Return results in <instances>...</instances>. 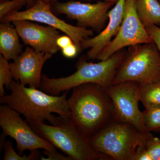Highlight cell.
<instances>
[{"label":"cell","instance_id":"cell-21","mask_svg":"<svg viewBox=\"0 0 160 160\" xmlns=\"http://www.w3.org/2000/svg\"><path fill=\"white\" fill-rule=\"evenodd\" d=\"M26 5V0H8L0 2V20L11 12L18 11Z\"/></svg>","mask_w":160,"mask_h":160},{"label":"cell","instance_id":"cell-28","mask_svg":"<svg viewBox=\"0 0 160 160\" xmlns=\"http://www.w3.org/2000/svg\"><path fill=\"white\" fill-rule=\"evenodd\" d=\"M27 5H26V8L27 9L31 8L32 6H34L37 2L38 0H26Z\"/></svg>","mask_w":160,"mask_h":160},{"label":"cell","instance_id":"cell-17","mask_svg":"<svg viewBox=\"0 0 160 160\" xmlns=\"http://www.w3.org/2000/svg\"><path fill=\"white\" fill-rule=\"evenodd\" d=\"M141 102L145 108L160 106V79L146 85H139Z\"/></svg>","mask_w":160,"mask_h":160},{"label":"cell","instance_id":"cell-27","mask_svg":"<svg viewBox=\"0 0 160 160\" xmlns=\"http://www.w3.org/2000/svg\"><path fill=\"white\" fill-rule=\"evenodd\" d=\"M56 42L58 46L59 47L61 50L72 44V43H74L71 38L66 34V35L60 36L57 40Z\"/></svg>","mask_w":160,"mask_h":160},{"label":"cell","instance_id":"cell-30","mask_svg":"<svg viewBox=\"0 0 160 160\" xmlns=\"http://www.w3.org/2000/svg\"><path fill=\"white\" fill-rule=\"evenodd\" d=\"M42 1L46 3H51L52 2L58 1V0H42Z\"/></svg>","mask_w":160,"mask_h":160},{"label":"cell","instance_id":"cell-13","mask_svg":"<svg viewBox=\"0 0 160 160\" xmlns=\"http://www.w3.org/2000/svg\"><path fill=\"white\" fill-rule=\"evenodd\" d=\"M24 45L38 52L53 54L61 50L57 40L61 35L60 30L51 26H43L29 20L12 22Z\"/></svg>","mask_w":160,"mask_h":160},{"label":"cell","instance_id":"cell-4","mask_svg":"<svg viewBox=\"0 0 160 160\" xmlns=\"http://www.w3.org/2000/svg\"><path fill=\"white\" fill-rule=\"evenodd\" d=\"M150 132H141L128 123L113 120L89 139L95 151L115 160H132Z\"/></svg>","mask_w":160,"mask_h":160},{"label":"cell","instance_id":"cell-22","mask_svg":"<svg viewBox=\"0 0 160 160\" xmlns=\"http://www.w3.org/2000/svg\"><path fill=\"white\" fill-rule=\"evenodd\" d=\"M146 147L152 160H160V139L149 133L146 142Z\"/></svg>","mask_w":160,"mask_h":160},{"label":"cell","instance_id":"cell-3","mask_svg":"<svg viewBox=\"0 0 160 160\" xmlns=\"http://www.w3.org/2000/svg\"><path fill=\"white\" fill-rule=\"evenodd\" d=\"M126 52V49H121L109 58L95 63L89 62L87 56H83L76 64V71L69 76L55 78L42 75L40 89L48 94L59 96L62 92L68 91L85 83H96L107 88L112 84Z\"/></svg>","mask_w":160,"mask_h":160},{"label":"cell","instance_id":"cell-14","mask_svg":"<svg viewBox=\"0 0 160 160\" xmlns=\"http://www.w3.org/2000/svg\"><path fill=\"white\" fill-rule=\"evenodd\" d=\"M126 1L118 0L114 7L109 10V22L104 30L95 37L85 39L81 42L80 46L82 50L89 49L86 56L88 59H97L100 52L118 34L125 14Z\"/></svg>","mask_w":160,"mask_h":160},{"label":"cell","instance_id":"cell-1","mask_svg":"<svg viewBox=\"0 0 160 160\" xmlns=\"http://www.w3.org/2000/svg\"><path fill=\"white\" fill-rule=\"evenodd\" d=\"M9 94L0 98L1 104L7 105L20 114L32 128L47 120L52 126H59L64 120L70 121V111L66 99L68 91L53 96L37 88H27L12 80Z\"/></svg>","mask_w":160,"mask_h":160},{"label":"cell","instance_id":"cell-29","mask_svg":"<svg viewBox=\"0 0 160 160\" xmlns=\"http://www.w3.org/2000/svg\"><path fill=\"white\" fill-rule=\"evenodd\" d=\"M85 1H92V0H85ZM104 1L108 2H113L116 4L118 0H104Z\"/></svg>","mask_w":160,"mask_h":160},{"label":"cell","instance_id":"cell-2","mask_svg":"<svg viewBox=\"0 0 160 160\" xmlns=\"http://www.w3.org/2000/svg\"><path fill=\"white\" fill-rule=\"evenodd\" d=\"M67 102L70 121L88 139L114 120L113 105L106 88L96 83L73 88Z\"/></svg>","mask_w":160,"mask_h":160},{"label":"cell","instance_id":"cell-18","mask_svg":"<svg viewBox=\"0 0 160 160\" xmlns=\"http://www.w3.org/2000/svg\"><path fill=\"white\" fill-rule=\"evenodd\" d=\"M145 108L142 118L146 132H160V106Z\"/></svg>","mask_w":160,"mask_h":160},{"label":"cell","instance_id":"cell-5","mask_svg":"<svg viewBox=\"0 0 160 160\" xmlns=\"http://www.w3.org/2000/svg\"><path fill=\"white\" fill-rule=\"evenodd\" d=\"M160 79V53L154 42L129 46L112 84L132 82L146 85Z\"/></svg>","mask_w":160,"mask_h":160},{"label":"cell","instance_id":"cell-26","mask_svg":"<svg viewBox=\"0 0 160 160\" xmlns=\"http://www.w3.org/2000/svg\"><path fill=\"white\" fill-rule=\"evenodd\" d=\"M61 50L63 55L67 58H74L81 52L78 46L74 43L63 48Z\"/></svg>","mask_w":160,"mask_h":160},{"label":"cell","instance_id":"cell-20","mask_svg":"<svg viewBox=\"0 0 160 160\" xmlns=\"http://www.w3.org/2000/svg\"><path fill=\"white\" fill-rule=\"evenodd\" d=\"M8 61L0 54V97L5 95L4 86L9 89L13 80Z\"/></svg>","mask_w":160,"mask_h":160},{"label":"cell","instance_id":"cell-11","mask_svg":"<svg viewBox=\"0 0 160 160\" xmlns=\"http://www.w3.org/2000/svg\"><path fill=\"white\" fill-rule=\"evenodd\" d=\"M114 4L106 1L91 4L74 1L66 2L57 1L51 3V9L55 14L66 15L69 19L77 21L78 26L90 27L99 33L109 19V9Z\"/></svg>","mask_w":160,"mask_h":160},{"label":"cell","instance_id":"cell-9","mask_svg":"<svg viewBox=\"0 0 160 160\" xmlns=\"http://www.w3.org/2000/svg\"><path fill=\"white\" fill-rule=\"evenodd\" d=\"M113 107L114 120L128 123L140 132L146 133L142 112L138 107L141 101L140 86L132 82L112 84L106 88Z\"/></svg>","mask_w":160,"mask_h":160},{"label":"cell","instance_id":"cell-19","mask_svg":"<svg viewBox=\"0 0 160 160\" xmlns=\"http://www.w3.org/2000/svg\"><path fill=\"white\" fill-rule=\"evenodd\" d=\"M3 148L4 149V160H35L41 159L42 156L38 149L31 152L29 155L18 154L15 151L12 142L10 141H5Z\"/></svg>","mask_w":160,"mask_h":160},{"label":"cell","instance_id":"cell-7","mask_svg":"<svg viewBox=\"0 0 160 160\" xmlns=\"http://www.w3.org/2000/svg\"><path fill=\"white\" fill-rule=\"evenodd\" d=\"M22 20L44 23L62 31L71 38L81 52V42L85 39L93 35L92 29L72 26L60 19L52 10L51 3H46L42 0H38L36 4L31 8L24 11L13 12L0 20L2 23H10Z\"/></svg>","mask_w":160,"mask_h":160},{"label":"cell","instance_id":"cell-10","mask_svg":"<svg viewBox=\"0 0 160 160\" xmlns=\"http://www.w3.org/2000/svg\"><path fill=\"white\" fill-rule=\"evenodd\" d=\"M153 42L141 22L136 10V0H126L125 14L118 34L100 52L97 60L109 58L125 47Z\"/></svg>","mask_w":160,"mask_h":160},{"label":"cell","instance_id":"cell-16","mask_svg":"<svg viewBox=\"0 0 160 160\" xmlns=\"http://www.w3.org/2000/svg\"><path fill=\"white\" fill-rule=\"evenodd\" d=\"M136 10L145 27L152 25L160 26L159 0H136Z\"/></svg>","mask_w":160,"mask_h":160},{"label":"cell","instance_id":"cell-31","mask_svg":"<svg viewBox=\"0 0 160 160\" xmlns=\"http://www.w3.org/2000/svg\"><path fill=\"white\" fill-rule=\"evenodd\" d=\"M159 2H160V0H159Z\"/></svg>","mask_w":160,"mask_h":160},{"label":"cell","instance_id":"cell-15","mask_svg":"<svg viewBox=\"0 0 160 160\" xmlns=\"http://www.w3.org/2000/svg\"><path fill=\"white\" fill-rule=\"evenodd\" d=\"M15 27L10 23L0 24V53L8 60H14L22 52L23 46Z\"/></svg>","mask_w":160,"mask_h":160},{"label":"cell","instance_id":"cell-12","mask_svg":"<svg viewBox=\"0 0 160 160\" xmlns=\"http://www.w3.org/2000/svg\"><path fill=\"white\" fill-rule=\"evenodd\" d=\"M52 54L38 52L28 46L12 62L9 63L13 79L31 88H40L44 64Z\"/></svg>","mask_w":160,"mask_h":160},{"label":"cell","instance_id":"cell-8","mask_svg":"<svg viewBox=\"0 0 160 160\" xmlns=\"http://www.w3.org/2000/svg\"><path fill=\"white\" fill-rule=\"evenodd\" d=\"M0 126L3 133L15 141L21 155L26 150H56L52 143L38 135L20 113L4 104L0 106Z\"/></svg>","mask_w":160,"mask_h":160},{"label":"cell","instance_id":"cell-24","mask_svg":"<svg viewBox=\"0 0 160 160\" xmlns=\"http://www.w3.org/2000/svg\"><path fill=\"white\" fill-rule=\"evenodd\" d=\"M146 141L138 147L132 160H152L146 149Z\"/></svg>","mask_w":160,"mask_h":160},{"label":"cell","instance_id":"cell-6","mask_svg":"<svg viewBox=\"0 0 160 160\" xmlns=\"http://www.w3.org/2000/svg\"><path fill=\"white\" fill-rule=\"evenodd\" d=\"M32 129L73 160L106 159L108 157L95 151L89 139L72 122L64 121L59 126L41 123Z\"/></svg>","mask_w":160,"mask_h":160},{"label":"cell","instance_id":"cell-23","mask_svg":"<svg viewBox=\"0 0 160 160\" xmlns=\"http://www.w3.org/2000/svg\"><path fill=\"white\" fill-rule=\"evenodd\" d=\"M153 42L156 45L160 53V27L152 25L145 27Z\"/></svg>","mask_w":160,"mask_h":160},{"label":"cell","instance_id":"cell-25","mask_svg":"<svg viewBox=\"0 0 160 160\" xmlns=\"http://www.w3.org/2000/svg\"><path fill=\"white\" fill-rule=\"evenodd\" d=\"M43 153L46 154L47 158H44L42 155L41 156V160H73L68 156L59 153L56 150H44Z\"/></svg>","mask_w":160,"mask_h":160}]
</instances>
